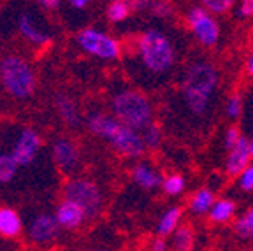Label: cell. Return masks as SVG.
Masks as SVG:
<instances>
[{
	"label": "cell",
	"mask_w": 253,
	"mask_h": 251,
	"mask_svg": "<svg viewBox=\"0 0 253 251\" xmlns=\"http://www.w3.org/2000/svg\"><path fill=\"white\" fill-rule=\"evenodd\" d=\"M220 84V74L210 62L199 60L188 67L181 83V97L194 116H204Z\"/></svg>",
	"instance_id": "cell-1"
},
{
	"label": "cell",
	"mask_w": 253,
	"mask_h": 251,
	"mask_svg": "<svg viewBox=\"0 0 253 251\" xmlns=\"http://www.w3.org/2000/svg\"><path fill=\"white\" fill-rule=\"evenodd\" d=\"M113 118L120 125L134 132H142L150 123H153V106L150 98L137 90H122L111 100Z\"/></svg>",
	"instance_id": "cell-2"
},
{
	"label": "cell",
	"mask_w": 253,
	"mask_h": 251,
	"mask_svg": "<svg viewBox=\"0 0 253 251\" xmlns=\"http://www.w3.org/2000/svg\"><path fill=\"white\" fill-rule=\"evenodd\" d=\"M137 53L142 67L155 76L169 72L176 62L174 44L160 30L142 32L137 39Z\"/></svg>",
	"instance_id": "cell-3"
},
{
	"label": "cell",
	"mask_w": 253,
	"mask_h": 251,
	"mask_svg": "<svg viewBox=\"0 0 253 251\" xmlns=\"http://www.w3.org/2000/svg\"><path fill=\"white\" fill-rule=\"evenodd\" d=\"M0 84L12 98L25 100V98H30L36 91V72L30 63L21 56H4L0 58Z\"/></svg>",
	"instance_id": "cell-4"
},
{
	"label": "cell",
	"mask_w": 253,
	"mask_h": 251,
	"mask_svg": "<svg viewBox=\"0 0 253 251\" xmlns=\"http://www.w3.org/2000/svg\"><path fill=\"white\" fill-rule=\"evenodd\" d=\"M63 197L65 200L76 204L83 209L86 218H93L99 214L102 208V193L100 188L93 181L84 179V177H74L69 179L63 186Z\"/></svg>",
	"instance_id": "cell-5"
},
{
	"label": "cell",
	"mask_w": 253,
	"mask_h": 251,
	"mask_svg": "<svg viewBox=\"0 0 253 251\" xmlns=\"http://www.w3.org/2000/svg\"><path fill=\"white\" fill-rule=\"evenodd\" d=\"M76 42L84 53L102 60H116L122 55L120 41L107 36L104 32L95 30V28H83L81 32H78Z\"/></svg>",
	"instance_id": "cell-6"
},
{
	"label": "cell",
	"mask_w": 253,
	"mask_h": 251,
	"mask_svg": "<svg viewBox=\"0 0 253 251\" xmlns=\"http://www.w3.org/2000/svg\"><path fill=\"white\" fill-rule=\"evenodd\" d=\"M186 23L195 39L206 47H211L220 39V25L202 5H195L186 14Z\"/></svg>",
	"instance_id": "cell-7"
},
{
	"label": "cell",
	"mask_w": 253,
	"mask_h": 251,
	"mask_svg": "<svg viewBox=\"0 0 253 251\" xmlns=\"http://www.w3.org/2000/svg\"><path fill=\"white\" fill-rule=\"evenodd\" d=\"M113 149L116 153L122 155V157L126 158H139L144 155V144H142V139L139 135V132H134V130L126 128V126L120 125L115 128V132L111 133V137L107 139Z\"/></svg>",
	"instance_id": "cell-8"
},
{
	"label": "cell",
	"mask_w": 253,
	"mask_h": 251,
	"mask_svg": "<svg viewBox=\"0 0 253 251\" xmlns=\"http://www.w3.org/2000/svg\"><path fill=\"white\" fill-rule=\"evenodd\" d=\"M41 135L34 128H25L21 130L20 137L16 141L14 148H12L11 158L14 160L16 165H30L32 162L36 160L37 153L41 149Z\"/></svg>",
	"instance_id": "cell-9"
},
{
	"label": "cell",
	"mask_w": 253,
	"mask_h": 251,
	"mask_svg": "<svg viewBox=\"0 0 253 251\" xmlns=\"http://www.w3.org/2000/svg\"><path fill=\"white\" fill-rule=\"evenodd\" d=\"M53 160L56 167L63 172H72L79 165V149L74 144V141L65 137H60L53 144Z\"/></svg>",
	"instance_id": "cell-10"
},
{
	"label": "cell",
	"mask_w": 253,
	"mask_h": 251,
	"mask_svg": "<svg viewBox=\"0 0 253 251\" xmlns=\"http://www.w3.org/2000/svg\"><path fill=\"white\" fill-rule=\"evenodd\" d=\"M60 227L56 223L55 216L51 214H39L36 216L28 228V237L36 244H47L58 237Z\"/></svg>",
	"instance_id": "cell-11"
},
{
	"label": "cell",
	"mask_w": 253,
	"mask_h": 251,
	"mask_svg": "<svg viewBox=\"0 0 253 251\" xmlns=\"http://www.w3.org/2000/svg\"><path fill=\"white\" fill-rule=\"evenodd\" d=\"M250 149H248V139L241 137L239 142L234 146L229 151V157H227L225 170L230 177H239L243 174V170L250 165Z\"/></svg>",
	"instance_id": "cell-12"
},
{
	"label": "cell",
	"mask_w": 253,
	"mask_h": 251,
	"mask_svg": "<svg viewBox=\"0 0 253 251\" xmlns=\"http://www.w3.org/2000/svg\"><path fill=\"white\" fill-rule=\"evenodd\" d=\"M55 220L60 228L74 230V228H79L84 223L86 216H84V212L81 208H78V206L69 202V200H63V202L58 204V208H56Z\"/></svg>",
	"instance_id": "cell-13"
},
{
	"label": "cell",
	"mask_w": 253,
	"mask_h": 251,
	"mask_svg": "<svg viewBox=\"0 0 253 251\" xmlns=\"http://www.w3.org/2000/svg\"><path fill=\"white\" fill-rule=\"evenodd\" d=\"M162 174L155 170L148 162H139L132 169V181L144 190H155L162 185Z\"/></svg>",
	"instance_id": "cell-14"
},
{
	"label": "cell",
	"mask_w": 253,
	"mask_h": 251,
	"mask_svg": "<svg viewBox=\"0 0 253 251\" xmlns=\"http://www.w3.org/2000/svg\"><path fill=\"white\" fill-rule=\"evenodd\" d=\"M23 230V221L18 211L12 208L0 206V237L4 239H14Z\"/></svg>",
	"instance_id": "cell-15"
},
{
	"label": "cell",
	"mask_w": 253,
	"mask_h": 251,
	"mask_svg": "<svg viewBox=\"0 0 253 251\" xmlns=\"http://www.w3.org/2000/svg\"><path fill=\"white\" fill-rule=\"evenodd\" d=\"M53 102H55V109L63 123H67L69 126H79V122H81L79 120V109L67 93H60L58 91L53 98Z\"/></svg>",
	"instance_id": "cell-16"
},
{
	"label": "cell",
	"mask_w": 253,
	"mask_h": 251,
	"mask_svg": "<svg viewBox=\"0 0 253 251\" xmlns=\"http://www.w3.org/2000/svg\"><path fill=\"white\" fill-rule=\"evenodd\" d=\"M86 126L91 133H95L97 137L102 139H109L111 133L115 132V128L118 126V122H116L111 114L106 113H91L86 120Z\"/></svg>",
	"instance_id": "cell-17"
},
{
	"label": "cell",
	"mask_w": 253,
	"mask_h": 251,
	"mask_svg": "<svg viewBox=\"0 0 253 251\" xmlns=\"http://www.w3.org/2000/svg\"><path fill=\"white\" fill-rule=\"evenodd\" d=\"M18 27H20L21 36H23L28 42L36 44V46H46V44H49V41H51V37L47 36V34H44V32H41L39 28H37L34 18H32L30 14H27V12H21L20 14V18H18Z\"/></svg>",
	"instance_id": "cell-18"
},
{
	"label": "cell",
	"mask_w": 253,
	"mask_h": 251,
	"mask_svg": "<svg viewBox=\"0 0 253 251\" xmlns=\"http://www.w3.org/2000/svg\"><path fill=\"white\" fill-rule=\"evenodd\" d=\"M208 214H210L211 223H229L236 214V202L229 199L214 200L213 208L210 209Z\"/></svg>",
	"instance_id": "cell-19"
},
{
	"label": "cell",
	"mask_w": 253,
	"mask_h": 251,
	"mask_svg": "<svg viewBox=\"0 0 253 251\" xmlns=\"http://www.w3.org/2000/svg\"><path fill=\"white\" fill-rule=\"evenodd\" d=\"M181 216H183V208H179V206L170 208L169 211L160 218V221H158V227H157L158 237H164V239H166L167 236L174 234V230L179 227Z\"/></svg>",
	"instance_id": "cell-20"
},
{
	"label": "cell",
	"mask_w": 253,
	"mask_h": 251,
	"mask_svg": "<svg viewBox=\"0 0 253 251\" xmlns=\"http://www.w3.org/2000/svg\"><path fill=\"white\" fill-rule=\"evenodd\" d=\"M214 204V193L210 188H199L190 197L188 208L194 214H206Z\"/></svg>",
	"instance_id": "cell-21"
},
{
	"label": "cell",
	"mask_w": 253,
	"mask_h": 251,
	"mask_svg": "<svg viewBox=\"0 0 253 251\" xmlns=\"http://www.w3.org/2000/svg\"><path fill=\"white\" fill-rule=\"evenodd\" d=\"M195 243L194 228L190 225H179L172 234V251H192Z\"/></svg>",
	"instance_id": "cell-22"
},
{
	"label": "cell",
	"mask_w": 253,
	"mask_h": 251,
	"mask_svg": "<svg viewBox=\"0 0 253 251\" xmlns=\"http://www.w3.org/2000/svg\"><path fill=\"white\" fill-rule=\"evenodd\" d=\"M141 139H142V144L146 149H158L160 144H162V139H164V133H162V128L158 123H150L146 128L142 130L141 133Z\"/></svg>",
	"instance_id": "cell-23"
},
{
	"label": "cell",
	"mask_w": 253,
	"mask_h": 251,
	"mask_svg": "<svg viewBox=\"0 0 253 251\" xmlns=\"http://www.w3.org/2000/svg\"><path fill=\"white\" fill-rule=\"evenodd\" d=\"M234 232L239 239H252L253 237V208L243 212L234 223Z\"/></svg>",
	"instance_id": "cell-24"
},
{
	"label": "cell",
	"mask_w": 253,
	"mask_h": 251,
	"mask_svg": "<svg viewBox=\"0 0 253 251\" xmlns=\"http://www.w3.org/2000/svg\"><path fill=\"white\" fill-rule=\"evenodd\" d=\"M130 12H132L130 2H125V0H115L106 9L107 20L113 21V23H120V21L126 20Z\"/></svg>",
	"instance_id": "cell-25"
},
{
	"label": "cell",
	"mask_w": 253,
	"mask_h": 251,
	"mask_svg": "<svg viewBox=\"0 0 253 251\" xmlns=\"http://www.w3.org/2000/svg\"><path fill=\"white\" fill-rule=\"evenodd\" d=\"M162 188H164V192L170 197L179 195V193H183V190H185V177L176 172L169 174V176H166L162 179Z\"/></svg>",
	"instance_id": "cell-26"
},
{
	"label": "cell",
	"mask_w": 253,
	"mask_h": 251,
	"mask_svg": "<svg viewBox=\"0 0 253 251\" xmlns=\"http://www.w3.org/2000/svg\"><path fill=\"white\" fill-rule=\"evenodd\" d=\"M18 165L11 158V155L0 153V183H11L14 177Z\"/></svg>",
	"instance_id": "cell-27"
},
{
	"label": "cell",
	"mask_w": 253,
	"mask_h": 251,
	"mask_svg": "<svg viewBox=\"0 0 253 251\" xmlns=\"http://www.w3.org/2000/svg\"><path fill=\"white\" fill-rule=\"evenodd\" d=\"M201 5L213 16V14H225V12H229L234 7V2L232 0H204Z\"/></svg>",
	"instance_id": "cell-28"
},
{
	"label": "cell",
	"mask_w": 253,
	"mask_h": 251,
	"mask_svg": "<svg viewBox=\"0 0 253 251\" xmlns=\"http://www.w3.org/2000/svg\"><path fill=\"white\" fill-rule=\"evenodd\" d=\"M225 113L229 118L237 120L241 116L243 113V98L239 93H232L227 100V106H225Z\"/></svg>",
	"instance_id": "cell-29"
},
{
	"label": "cell",
	"mask_w": 253,
	"mask_h": 251,
	"mask_svg": "<svg viewBox=\"0 0 253 251\" xmlns=\"http://www.w3.org/2000/svg\"><path fill=\"white\" fill-rule=\"evenodd\" d=\"M243 137V133H241V128H239V126H229V128H227V132H225V139H223V144H225V148L229 149H232L234 146L237 144V142H239V139Z\"/></svg>",
	"instance_id": "cell-30"
},
{
	"label": "cell",
	"mask_w": 253,
	"mask_h": 251,
	"mask_svg": "<svg viewBox=\"0 0 253 251\" xmlns=\"http://www.w3.org/2000/svg\"><path fill=\"white\" fill-rule=\"evenodd\" d=\"M239 188L243 192H253V165H248L239 176Z\"/></svg>",
	"instance_id": "cell-31"
},
{
	"label": "cell",
	"mask_w": 253,
	"mask_h": 251,
	"mask_svg": "<svg viewBox=\"0 0 253 251\" xmlns=\"http://www.w3.org/2000/svg\"><path fill=\"white\" fill-rule=\"evenodd\" d=\"M148 7H151V12L158 18H167L172 14V5L169 2H150Z\"/></svg>",
	"instance_id": "cell-32"
},
{
	"label": "cell",
	"mask_w": 253,
	"mask_h": 251,
	"mask_svg": "<svg viewBox=\"0 0 253 251\" xmlns=\"http://www.w3.org/2000/svg\"><path fill=\"white\" fill-rule=\"evenodd\" d=\"M239 14H241L243 18L253 16V0H243L241 4H239Z\"/></svg>",
	"instance_id": "cell-33"
},
{
	"label": "cell",
	"mask_w": 253,
	"mask_h": 251,
	"mask_svg": "<svg viewBox=\"0 0 253 251\" xmlns=\"http://www.w3.org/2000/svg\"><path fill=\"white\" fill-rule=\"evenodd\" d=\"M151 251H169L167 241L164 237H155V241L151 243Z\"/></svg>",
	"instance_id": "cell-34"
},
{
	"label": "cell",
	"mask_w": 253,
	"mask_h": 251,
	"mask_svg": "<svg viewBox=\"0 0 253 251\" xmlns=\"http://www.w3.org/2000/svg\"><path fill=\"white\" fill-rule=\"evenodd\" d=\"M39 5L44 9H56V7H60V2L58 0H41Z\"/></svg>",
	"instance_id": "cell-35"
},
{
	"label": "cell",
	"mask_w": 253,
	"mask_h": 251,
	"mask_svg": "<svg viewBox=\"0 0 253 251\" xmlns=\"http://www.w3.org/2000/svg\"><path fill=\"white\" fill-rule=\"evenodd\" d=\"M69 5L74 9H86L88 5H90V2H88V0H71Z\"/></svg>",
	"instance_id": "cell-36"
},
{
	"label": "cell",
	"mask_w": 253,
	"mask_h": 251,
	"mask_svg": "<svg viewBox=\"0 0 253 251\" xmlns=\"http://www.w3.org/2000/svg\"><path fill=\"white\" fill-rule=\"evenodd\" d=\"M248 74L253 76V55H252V58L248 60Z\"/></svg>",
	"instance_id": "cell-37"
},
{
	"label": "cell",
	"mask_w": 253,
	"mask_h": 251,
	"mask_svg": "<svg viewBox=\"0 0 253 251\" xmlns=\"http://www.w3.org/2000/svg\"><path fill=\"white\" fill-rule=\"evenodd\" d=\"M248 149H250V158L253 160V139L252 141H248Z\"/></svg>",
	"instance_id": "cell-38"
},
{
	"label": "cell",
	"mask_w": 253,
	"mask_h": 251,
	"mask_svg": "<svg viewBox=\"0 0 253 251\" xmlns=\"http://www.w3.org/2000/svg\"><path fill=\"white\" fill-rule=\"evenodd\" d=\"M90 251H106V250H99V248H95V250H90Z\"/></svg>",
	"instance_id": "cell-39"
},
{
	"label": "cell",
	"mask_w": 253,
	"mask_h": 251,
	"mask_svg": "<svg viewBox=\"0 0 253 251\" xmlns=\"http://www.w3.org/2000/svg\"><path fill=\"white\" fill-rule=\"evenodd\" d=\"M0 56H2V42H0Z\"/></svg>",
	"instance_id": "cell-40"
}]
</instances>
